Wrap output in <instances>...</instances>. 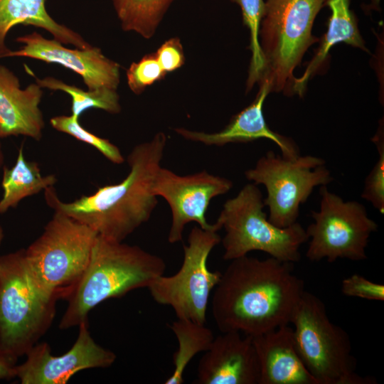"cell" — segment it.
Wrapping results in <instances>:
<instances>
[{
  "mask_svg": "<svg viewBox=\"0 0 384 384\" xmlns=\"http://www.w3.org/2000/svg\"><path fill=\"white\" fill-rule=\"evenodd\" d=\"M230 261L212 296L218 329L255 336L290 324L305 291L294 263L247 255Z\"/></svg>",
  "mask_w": 384,
  "mask_h": 384,
  "instance_id": "1",
  "label": "cell"
},
{
  "mask_svg": "<svg viewBox=\"0 0 384 384\" xmlns=\"http://www.w3.org/2000/svg\"><path fill=\"white\" fill-rule=\"evenodd\" d=\"M167 137L156 133L136 145L127 157L130 171L119 183L99 187L90 195L72 202L61 201L54 186L44 190V198L54 212L66 215L107 239L123 242L146 223L158 200L152 191L154 176L161 167Z\"/></svg>",
  "mask_w": 384,
  "mask_h": 384,
  "instance_id": "2",
  "label": "cell"
},
{
  "mask_svg": "<svg viewBox=\"0 0 384 384\" xmlns=\"http://www.w3.org/2000/svg\"><path fill=\"white\" fill-rule=\"evenodd\" d=\"M166 268L165 261L156 255L98 235L87 266L66 299L59 328L65 330L88 321L90 311L107 299L147 288Z\"/></svg>",
  "mask_w": 384,
  "mask_h": 384,
  "instance_id": "3",
  "label": "cell"
},
{
  "mask_svg": "<svg viewBox=\"0 0 384 384\" xmlns=\"http://www.w3.org/2000/svg\"><path fill=\"white\" fill-rule=\"evenodd\" d=\"M326 0H265L259 31L264 70L258 84L270 92L293 95L294 71L308 49L319 41L312 34L315 18Z\"/></svg>",
  "mask_w": 384,
  "mask_h": 384,
  "instance_id": "4",
  "label": "cell"
},
{
  "mask_svg": "<svg viewBox=\"0 0 384 384\" xmlns=\"http://www.w3.org/2000/svg\"><path fill=\"white\" fill-rule=\"evenodd\" d=\"M98 234L87 225L54 212L41 235L23 256L31 278L46 299H67L90 260Z\"/></svg>",
  "mask_w": 384,
  "mask_h": 384,
  "instance_id": "5",
  "label": "cell"
},
{
  "mask_svg": "<svg viewBox=\"0 0 384 384\" xmlns=\"http://www.w3.org/2000/svg\"><path fill=\"white\" fill-rule=\"evenodd\" d=\"M297 351L318 384H375L370 377L356 373L347 332L334 324L324 302L304 291L292 317Z\"/></svg>",
  "mask_w": 384,
  "mask_h": 384,
  "instance_id": "6",
  "label": "cell"
},
{
  "mask_svg": "<svg viewBox=\"0 0 384 384\" xmlns=\"http://www.w3.org/2000/svg\"><path fill=\"white\" fill-rule=\"evenodd\" d=\"M264 207L262 193L253 183L225 202L216 220L225 232L222 239L224 260L261 251L283 262L300 260V247L309 240L306 230L297 222L283 228L275 226Z\"/></svg>",
  "mask_w": 384,
  "mask_h": 384,
  "instance_id": "7",
  "label": "cell"
},
{
  "mask_svg": "<svg viewBox=\"0 0 384 384\" xmlns=\"http://www.w3.org/2000/svg\"><path fill=\"white\" fill-rule=\"evenodd\" d=\"M57 301L34 285L22 249L0 256V350L12 361L32 348L49 329Z\"/></svg>",
  "mask_w": 384,
  "mask_h": 384,
  "instance_id": "8",
  "label": "cell"
},
{
  "mask_svg": "<svg viewBox=\"0 0 384 384\" xmlns=\"http://www.w3.org/2000/svg\"><path fill=\"white\" fill-rule=\"evenodd\" d=\"M321 157L299 156L294 160L268 151L255 167L245 172L246 178L263 185L267 196L263 198L269 208L268 220L278 228L297 223L300 206L308 200L314 188L333 181L331 171Z\"/></svg>",
  "mask_w": 384,
  "mask_h": 384,
  "instance_id": "9",
  "label": "cell"
},
{
  "mask_svg": "<svg viewBox=\"0 0 384 384\" xmlns=\"http://www.w3.org/2000/svg\"><path fill=\"white\" fill-rule=\"evenodd\" d=\"M218 229L203 230L193 227L183 246V260L173 275L162 274L147 287L158 304L171 306L177 319L205 324L209 299L222 272L210 271L208 256L221 241Z\"/></svg>",
  "mask_w": 384,
  "mask_h": 384,
  "instance_id": "10",
  "label": "cell"
},
{
  "mask_svg": "<svg viewBox=\"0 0 384 384\" xmlns=\"http://www.w3.org/2000/svg\"><path fill=\"white\" fill-rule=\"evenodd\" d=\"M319 194V210L311 211L314 222L305 229L309 240L306 257L311 262L324 258L329 262L366 260V250L371 234L378 230L377 223L368 217L361 203L344 201L327 186H320Z\"/></svg>",
  "mask_w": 384,
  "mask_h": 384,
  "instance_id": "11",
  "label": "cell"
},
{
  "mask_svg": "<svg viewBox=\"0 0 384 384\" xmlns=\"http://www.w3.org/2000/svg\"><path fill=\"white\" fill-rule=\"evenodd\" d=\"M233 186L231 180L206 171L180 176L161 166L154 176L152 191L164 198L171 210L168 241L176 243L182 240L184 227L190 222H196L203 230H220L217 221L208 223L206 213L210 201L227 193Z\"/></svg>",
  "mask_w": 384,
  "mask_h": 384,
  "instance_id": "12",
  "label": "cell"
},
{
  "mask_svg": "<svg viewBox=\"0 0 384 384\" xmlns=\"http://www.w3.org/2000/svg\"><path fill=\"white\" fill-rule=\"evenodd\" d=\"M78 338L64 354H51L47 343H37L26 354V360L16 366V377L22 384H65L76 373L89 368H107L116 360L112 351L97 344L92 337L88 321L79 326Z\"/></svg>",
  "mask_w": 384,
  "mask_h": 384,
  "instance_id": "13",
  "label": "cell"
},
{
  "mask_svg": "<svg viewBox=\"0 0 384 384\" xmlns=\"http://www.w3.org/2000/svg\"><path fill=\"white\" fill-rule=\"evenodd\" d=\"M16 41L23 43L22 47L10 50L5 57H26L59 64L80 75L89 90H117L120 66L106 57L99 48L70 49L57 40L45 38L37 32L19 36Z\"/></svg>",
  "mask_w": 384,
  "mask_h": 384,
  "instance_id": "14",
  "label": "cell"
},
{
  "mask_svg": "<svg viewBox=\"0 0 384 384\" xmlns=\"http://www.w3.org/2000/svg\"><path fill=\"white\" fill-rule=\"evenodd\" d=\"M214 338L199 361L196 383L258 384L259 365L252 336L239 332Z\"/></svg>",
  "mask_w": 384,
  "mask_h": 384,
  "instance_id": "15",
  "label": "cell"
},
{
  "mask_svg": "<svg viewBox=\"0 0 384 384\" xmlns=\"http://www.w3.org/2000/svg\"><path fill=\"white\" fill-rule=\"evenodd\" d=\"M260 89L254 101L232 117L229 124L222 130L214 133L192 131L185 128H176L174 131L184 139L200 142L207 146H223L230 143H248L260 139H267L279 148L281 156L294 160L300 156L297 143L290 137L272 130L267 125L263 105L270 93L265 82L259 84Z\"/></svg>",
  "mask_w": 384,
  "mask_h": 384,
  "instance_id": "16",
  "label": "cell"
},
{
  "mask_svg": "<svg viewBox=\"0 0 384 384\" xmlns=\"http://www.w3.org/2000/svg\"><path fill=\"white\" fill-rule=\"evenodd\" d=\"M42 87L31 83L21 89L18 77L0 65V138L24 136L40 141L45 121L39 107Z\"/></svg>",
  "mask_w": 384,
  "mask_h": 384,
  "instance_id": "17",
  "label": "cell"
},
{
  "mask_svg": "<svg viewBox=\"0 0 384 384\" xmlns=\"http://www.w3.org/2000/svg\"><path fill=\"white\" fill-rule=\"evenodd\" d=\"M260 376L258 384H318L302 362L289 325L252 336Z\"/></svg>",
  "mask_w": 384,
  "mask_h": 384,
  "instance_id": "18",
  "label": "cell"
},
{
  "mask_svg": "<svg viewBox=\"0 0 384 384\" xmlns=\"http://www.w3.org/2000/svg\"><path fill=\"white\" fill-rule=\"evenodd\" d=\"M325 6L331 10L327 31L319 39V48L304 73L295 78L293 95H297L300 97L304 95L309 80L324 69L329 61V51L334 46L344 43L369 53L361 35L358 19L350 8V0H326Z\"/></svg>",
  "mask_w": 384,
  "mask_h": 384,
  "instance_id": "19",
  "label": "cell"
},
{
  "mask_svg": "<svg viewBox=\"0 0 384 384\" xmlns=\"http://www.w3.org/2000/svg\"><path fill=\"white\" fill-rule=\"evenodd\" d=\"M45 0H0V58L10 50L5 45L7 33L18 25H31L49 32L54 39L76 48L92 46L77 32L57 23L46 11Z\"/></svg>",
  "mask_w": 384,
  "mask_h": 384,
  "instance_id": "20",
  "label": "cell"
},
{
  "mask_svg": "<svg viewBox=\"0 0 384 384\" xmlns=\"http://www.w3.org/2000/svg\"><path fill=\"white\" fill-rule=\"evenodd\" d=\"M58 181L54 174L43 176L36 161H28L23 154V144L11 168L4 166L1 179L3 189L0 200V214L16 208L24 198L39 193Z\"/></svg>",
  "mask_w": 384,
  "mask_h": 384,
  "instance_id": "21",
  "label": "cell"
},
{
  "mask_svg": "<svg viewBox=\"0 0 384 384\" xmlns=\"http://www.w3.org/2000/svg\"><path fill=\"white\" fill-rule=\"evenodd\" d=\"M170 328L177 338L178 348L173 356L174 370L165 384H182L183 373L193 357L208 350L215 336L205 324L188 319L174 321Z\"/></svg>",
  "mask_w": 384,
  "mask_h": 384,
  "instance_id": "22",
  "label": "cell"
},
{
  "mask_svg": "<svg viewBox=\"0 0 384 384\" xmlns=\"http://www.w3.org/2000/svg\"><path fill=\"white\" fill-rule=\"evenodd\" d=\"M174 1L112 0L122 28L146 39L154 35Z\"/></svg>",
  "mask_w": 384,
  "mask_h": 384,
  "instance_id": "23",
  "label": "cell"
},
{
  "mask_svg": "<svg viewBox=\"0 0 384 384\" xmlns=\"http://www.w3.org/2000/svg\"><path fill=\"white\" fill-rule=\"evenodd\" d=\"M25 68L42 88L60 90L68 94L72 100V115L77 118L92 108L100 109L110 114H118L121 112L119 96L117 90L101 88L85 91L53 77L48 76L40 79L26 66Z\"/></svg>",
  "mask_w": 384,
  "mask_h": 384,
  "instance_id": "24",
  "label": "cell"
},
{
  "mask_svg": "<svg viewBox=\"0 0 384 384\" xmlns=\"http://www.w3.org/2000/svg\"><path fill=\"white\" fill-rule=\"evenodd\" d=\"M238 4L242 12V21L250 31L251 58L246 82L247 92L259 83L264 70V60L259 43L260 23L265 12V0H229Z\"/></svg>",
  "mask_w": 384,
  "mask_h": 384,
  "instance_id": "25",
  "label": "cell"
},
{
  "mask_svg": "<svg viewBox=\"0 0 384 384\" xmlns=\"http://www.w3.org/2000/svg\"><path fill=\"white\" fill-rule=\"evenodd\" d=\"M50 123L55 130L69 134L95 148L112 163L114 164L124 163V158L119 149L110 140L100 137L85 129L80 125L79 118L72 114L59 115L52 117Z\"/></svg>",
  "mask_w": 384,
  "mask_h": 384,
  "instance_id": "26",
  "label": "cell"
},
{
  "mask_svg": "<svg viewBox=\"0 0 384 384\" xmlns=\"http://www.w3.org/2000/svg\"><path fill=\"white\" fill-rule=\"evenodd\" d=\"M371 140L377 148L379 157L366 178L361 198L370 202L383 215L384 214V133L383 119Z\"/></svg>",
  "mask_w": 384,
  "mask_h": 384,
  "instance_id": "27",
  "label": "cell"
},
{
  "mask_svg": "<svg viewBox=\"0 0 384 384\" xmlns=\"http://www.w3.org/2000/svg\"><path fill=\"white\" fill-rule=\"evenodd\" d=\"M166 75L155 53H149L130 65L127 70V85L132 92L140 95L147 87L164 79Z\"/></svg>",
  "mask_w": 384,
  "mask_h": 384,
  "instance_id": "28",
  "label": "cell"
},
{
  "mask_svg": "<svg viewBox=\"0 0 384 384\" xmlns=\"http://www.w3.org/2000/svg\"><path fill=\"white\" fill-rule=\"evenodd\" d=\"M341 292L346 297L370 301H384V286L370 281L358 274H353L342 280Z\"/></svg>",
  "mask_w": 384,
  "mask_h": 384,
  "instance_id": "29",
  "label": "cell"
},
{
  "mask_svg": "<svg viewBox=\"0 0 384 384\" xmlns=\"http://www.w3.org/2000/svg\"><path fill=\"white\" fill-rule=\"evenodd\" d=\"M154 53L166 73L180 68L185 62L183 46L178 38L174 37L166 41Z\"/></svg>",
  "mask_w": 384,
  "mask_h": 384,
  "instance_id": "30",
  "label": "cell"
},
{
  "mask_svg": "<svg viewBox=\"0 0 384 384\" xmlns=\"http://www.w3.org/2000/svg\"><path fill=\"white\" fill-rule=\"evenodd\" d=\"M16 363L0 350V379L9 380L15 378Z\"/></svg>",
  "mask_w": 384,
  "mask_h": 384,
  "instance_id": "31",
  "label": "cell"
},
{
  "mask_svg": "<svg viewBox=\"0 0 384 384\" xmlns=\"http://www.w3.org/2000/svg\"><path fill=\"white\" fill-rule=\"evenodd\" d=\"M4 164V154L2 149V144L0 138V169L3 167Z\"/></svg>",
  "mask_w": 384,
  "mask_h": 384,
  "instance_id": "32",
  "label": "cell"
},
{
  "mask_svg": "<svg viewBox=\"0 0 384 384\" xmlns=\"http://www.w3.org/2000/svg\"><path fill=\"white\" fill-rule=\"evenodd\" d=\"M3 238H4V230H3V228L0 223V245L3 240Z\"/></svg>",
  "mask_w": 384,
  "mask_h": 384,
  "instance_id": "33",
  "label": "cell"
}]
</instances>
